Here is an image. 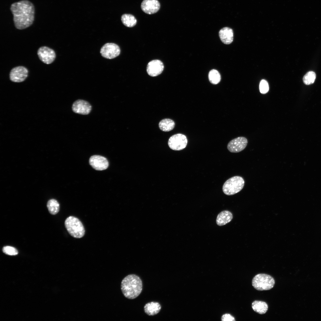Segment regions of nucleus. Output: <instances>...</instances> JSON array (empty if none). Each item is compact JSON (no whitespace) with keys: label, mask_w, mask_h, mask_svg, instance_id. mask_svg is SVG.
<instances>
[{"label":"nucleus","mask_w":321,"mask_h":321,"mask_svg":"<svg viewBox=\"0 0 321 321\" xmlns=\"http://www.w3.org/2000/svg\"><path fill=\"white\" fill-rule=\"evenodd\" d=\"M10 10L13 15L14 25L17 29H26L33 23L34 8L29 1L23 0L13 3L11 5Z\"/></svg>","instance_id":"obj_1"},{"label":"nucleus","mask_w":321,"mask_h":321,"mask_svg":"<svg viewBox=\"0 0 321 321\" xmlns=\"http://www.w3.org/2000/svg\"><path fill=\"white\" fill-rule=\"evenodd\" d=\"M121 289L126 298L134 299L139 296L142 292V281L138 276L135 274L128 275L121 282Z\"/></svg>","instance_id":"obj_2"},{"label":"nucleus","mask_w":321,"mask_h":321,"mask_svg":"<svg viewBox=\"0 0 321 321\" xmlns=\"http://www.w3.org/2000/svg\"><path fill=\"white\" fill-rule=\"evenodd\" d=\"M64 225L69 234L73 237L79 238L84 236V228L78 218L73 216H69L65 220Z\"/></svg>","instance_id":"obj_3"},{"label":"nucleus","mask_w":321,"mask_h":321,"mask_svg":"<svg viewBox=\"0 0 321 321\" xmlns=\"http://www.w3.org/2000/svg\"><path fill=\"white\" fill-rule=\"evenodd\" d=\"M245 182L243 179L239 176H235L227 180L222 187L224 193L227 195H234L243 188Z\"/></svg>","instance_id":"obj_4"},{"label":"nucleus","mask_w":321,"mask_h":321,"mask_svg":"<svg viewBox=\"0 0 321 321\" xmlns=\"http://www.w3.org/2000/svg\"><path fill=\"white\" fill-rule=\"evenodd\" d=\"M275 280L271 276L265 274L256 275L253 278L252 284L256 289L259 291L268 290L274 286Z\"/></svg>","instance_id":"obj_5"},{"label":"nucleus","mask_w":321,"mask_h":321,"mask_svg":"<svg viewBox=\"0 0 321 321\" xmlns=\"http://www.w3.org/2000/svg\"><path fill=\"white\" fill-rule=\"evenodd\" d=\"M188 143L186 136L181 133L175 134L169 139L168 144L169 147L174 150H180L185 148Z\"/></svg>","instance_id":"obj_6"},{"label":"nucleus","mask_w":321,"mask_h":321,"mask_svg":"<svg viewBox=\"0 0 321 321\" xmlns=\"http://www.w3.org/2000/svg\"><path fill=\"white\" fill-rule=\"evenodd\" d=\"M120 50L117 44L108 43L104 45L100 49V53L104 57L111 59L117 56L120 54Z\"/></svg>","instance_id":"obj_7"},{"label":"nucleus","mask_w":321,"mask_h":321,"mask_svg":"<svg viewBox=\"0 0 321 321\" xmlns=\"http://www.w3.org/2000/svg\"><path fill=\"white\" fill-rule=\"evenodd\" d=\"M37 55L40 60L47 64L52 63L55 60L56 54L52 49L46 46H42L38 49Z\"/></svg>","instance_id":"obj_8"},{"label":"nucleus","mask_w":321,"mask_h":321,"mask_svg":"<svg viewBox=\"0 0 321 321\" xmlns=\"http://www.w3.org/2000/svg\"><path fill=\"white\" fill-rule=\"evenodd\" d=\"M28 71L27 68L23 66H18L12 68L10 73V80L15 82H21L24 81L28 75Z\"/></svg>","instance_id":"obj_9"},{"label":"nucleus","mask_w":321,"mask_h":321,"mask_svg":"<svg viewBox=\"0 0 321 321\" xmlns=\"http://www.w3.org/2000/svg\"><path fill=\"white\" fill-rule=\"evenodd\" d=\"M248 140L244 137H239L230 141L228 143L227 148L231 152L237 153L243 150L246 147Z\"/></svg>","instance_id":"obj_10"},{"label":"nucleus","mask_w":321,"mask_h":321,"mask_svg":"<svg viewBox=\"0 0 321 321\" xmlns=\"http://www.w3.org/2000/svg\"><path fill=\"white\" fill-rule=\"evenodd\" d=\"M92 108V106L89 102L82 100H76L72 106V109L74 112L82 115L89 114Z\"/></svg>","instance_id":"obj_11"},{"label":"nucleus","mask_w":321,"mask_h":321,"mask_svg":"<svg viewBox=\"0 0 321 321\" xmlns=\"http://www.w3.org/2000/svg\"><path fill=\"white\" fill-rule=\"evenodd\" d=\"M90 165L95 169L101 171L107 169L109 163L107 159L105 157L99 155H94L89 159Z\"/></svg>","instance_id":"obj_12"},{"label":"nucleus","mask_w":321,"mask_h":321,"mask_svg":"<svg viewBox=\"0 0 321 321\" xmlns=\"http://www.w3.org/2000/svg\"><path fill=\"white\" fill-rule=\"evenodd\" d=\"M160 7V3L158 0H144L141 4V8L145 13L152 14L157 12Z\"/></svg>","instance_id":"obj_13"},{"label":"nucleus","mask_w":321,"mask_h":321,"mask_svg":"<svg viewBox=\"0 0 321 321\" xmlns=\"http://www.w3.org/2000/svg\"><path fill=\"white\" fill-rule=\"evenodd\" d=\"M163 69L164 65L161 61L158 60H154L148 63L147 71L149 75L154 77L161 74Z\"/></svg>","instance_id":"obj_14"},{"label":"nucleus","mask_w":321,"mask_h":321,"mask_svg":"<svg viewBox=\"0 0 321 321\" xmlns=\"http://www.w3.org/2000/svg\"><path fill=\"white\" fill-rule=\"evenodd\" d=\"M219 36L221 41L226 44L231 43L233 39V32L231 28L225 27L221 29L219 32Z\"/></svg>","instance_id":"obj_15"},{"label":"nucleus","mask_w":321,"mask_h":321,"mask_svg":"<svg viewBox=\"0 0 321 321\" xmlns=\"http://www.w3.org/2000/svg\"><path fill=\"white\" fill-rule=\"evenodd\" d=\"M233 218L232 213L228 210H224L220 212L217 215L216 222L219 226L224 225L229 222Z\"/></svg>","instance_id":"obj_16"},{"label":"nucleus","mask_w":321,"mask_h":321,"mask_svg":"<svg viewBox=\"0 0 321 321\" xmlns=\"http://www.w3.org/2000/svg\"><path fill=\"white\" fill-rule=\"evenodd\" d=\"M161 309L160 304L157 302H151L147 303L144 307L145 312L149 316L158 314Z\"/></svg>","instance_id":"obj_17"},{"label":"nucleus","mask_w":321,"mask_h":321,"mask_svg":"<svg viewBox=\"0 0 321 321\" xmlns=\"http://www.w3.org/2000/svg\"><path fill=\"white\" fill-rule=\"evenodd\" d=\"M252 308L255 312L260 314H263L267 311L268 306L265 302L255 300L252 303Z\"/></svg>","instance_id":"obj_18"},{"label":"nucleus","mask_w":321,"mask_h":321,"mask_svg":"<svg viewBox=\"0 0 321 321\" xmlns=\"http://www.w3.org/2000/svg\"><path fill=\"white\" fill-rule=\"evenodd\" d=\"M175 124L172 120L169 119H165L161 120L159 123L160 129L164 132H168L173 130Z\"/></svg>","instance_id":"obj_19"},{"label":"nucleus","mask_w":321,"mask_h":321,"mask_svg":"<svg viewBox=\"0 0 321 321\" xmlns=\"http://www.w3.org/2000/svg\"><path fill=\"white\" fill-rule=\"evenodd\" d=\"M121 20L123 24L125 26L132 27L135 26L137 21L134 16L130 14H124L121 16Z\"/></svg>","instance_id":"obj_20"},{"label":"nucleus","mask_w":321,"mask_h":321,"mask_svg":"<svg viewBox=\"0 0 321 321\" xmlns=\"http://www.w3.org/2000/svg\"><path fill=\"white\" fill-rule=\"evenodd\" d=\"M47 207L51 214H57L59 210V204L58 201L55 199L49 200L47 203Z\"/></svg>","instance_id":"obj_21"},{"label":"nucleus","mask_w":321,"mask_h":321,"mask_svg":"<svg viewBox=\"0 0 321 321\" xmlns=\"http://www.w3.org/2000/svg\"><path fill=\"white\" fill-rule=\"evenodd\" d=\"M208 78L209 81L211 83L213 84H216L220 82L221 76L220 74L217 70L213 69L209 72Z\"/></svg>","instance_id":"obj_22"},{"label":"nucleus","mask_w":321,"mask_h":321,"mask_svg":"<svg viewBox=\"0 0 321 321\" xmlns=\"http://www.w3.org/2000/svg\"><path fill=\"white\" fill-rule=\"evenodd\" d=\"M316 77V74L314 72L312 71L308 72L304 75L303 78V82L306 85L311 84L314 82Z\"/></svg>","instance_id":"obj_23"},{"label":"nucleus","mask_w":321,"mask_h":321,"mask_svg":"<svg viewBox=\"0 0 321 321\" xmlns=\"http://www.w3.org/2000/svg\"><path fill=\"white\" fill-rule=\"evenodd\" d=\"M2 251L5 254L11 256L16 255L18 253L17 250L15 248L9 246L4 247Z\"/></svg>","instance_id":"obj_24"},{"label":"nucleus","mask_w":321,"mask_h":321,"mask_svg":"<svg viewBox=\"0 0 321 321\" xmlns=\"http://www.w3.org/2000/svg\"><path fill=\"white\" fill-rule=\"evenodd\" d=\"M259 89L260 92L262 94H265L268 92L269 89V85L266 80H262L261 81L259 85Z\"/></svg>","instance_id":"obj_25"},{"label":"nucleus","mask_w":321,"mask_h":321,"mask_svg":"<svg viewBox=\"0 0 321 321\" xmlns=\"http://www.w3.org/2000/svg\"><path fill=\"white\" fill-rule=\"evenodd\" d=\"M222 321H235L234 317L229 314H225L223 315L221 317Z\"/></svg>","instance_id":"obj_26"}]
</instances>
